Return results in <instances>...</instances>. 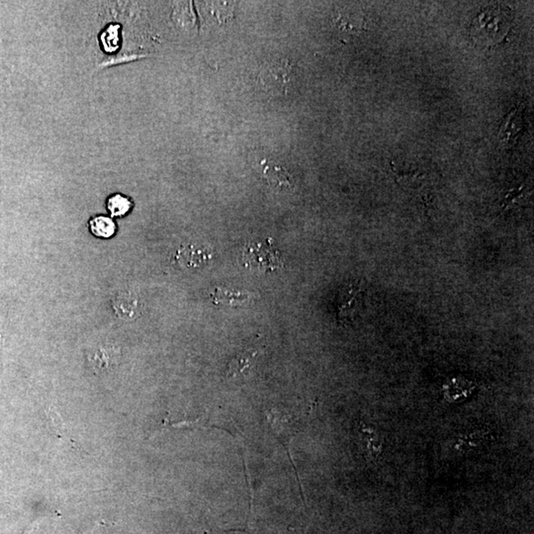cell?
<instances>
[{
	"label": "cell",
	"mask_w": 534,
	"mask_h": 534,
	"mask_svg": "<svg viewBox=\"0 0 534 534\" xmlns=\"http://www.w3.org/2000/svg\"><path fill=\"white\" fill-rule=\"evenodd\" d=\"M510 29L511 21L506 10L500 6H489L474 19L471 34L474 41L491 48L503 41Z\"/></svg>",
	"instance_id": "cell-1"
},
{
	"label": "cell",
	"mask_w": 534,
	"mask_h": 534,
	"mask_svg": "<svg viewBox=\"0 0 534 534\" xmlns=\"http://www.w3.org/2000/svg\"><path fill=\"white\" fill-rule=\"evenodd\" d=\"M261 89L271 96H285L290 91L294 79V67L287 59H271L264 62L258 76Z\"/></svg>",
	"instance_id": "cell-2"
},
{
	"label": "cell",
	"mask_w": 534,
	"mask_h": 534,
	"mask_svg": "<svg viewBox=\"0 0 534 534\" xmlns=\"http://www.w3.org/2000/svg\"><path fill=\"white\" fill-rule=\"evenodd\" d=\"M242 256L246 268L261 273H271L284 267L280 253L271 239L246 244L242 251Z\"/></svg>",
	"instance_id": "cell-3"
},
{
	"label": "cell",
	"mask_w": 534,
	"mask_h": 534,
	"mask_svg": "<svg viewBox=\"0 0 534 534\" xmlns=\"http://www.w3.org/2000/svg\"><path fill=\"white\" fill-rule=\"evenodd\" d=\"M211 249L195 243L182 244L174 251L172 261L182 269H196L211 261Z\"/></svg>",
	"instance_id": "cell-4"
},
{
	"label": "cell",
	"mask_w": 534,
	"mask_h": 534,
	"mask_svg": "<svg viewBox=\"0 0 534 534\" xmlns=\"http://www.w3.org/2000/svg\"><path fill=\"white\" fill-rule=\"evenodd\" d=\"M115 313L122 320H134L141 314L142 303L136 292L123 289L114 294L111 299Z\"/></svg>",
	"instance_id": "cell-5"
},
{
	"label": "cell",
	"mask_w": 534,
	"mask_h": 534,
	"mask_svg": "<svg viewBox=\"0 0 534 534\" xmlns=\"http://www.w3.org/2000/svg\"><path fill=\"white\" fill-rule=\"evenodd\" d=\"M267 184L277 191H292L295 187L293 176L285 167L274 162H267L263 171Z\"/></svg>",
	"instance_id": "cell-6"
},
{
	"label": "cell",
	"mask_w": 534,
	"mask_h": 534,
	"mask_svg": "<svg viewBox=\"0 0 534 534\" xmlns=\"http://www.w3.org/2000/svg\"><path fill=\"white\" fill-rule=\"evenodd\" d=\"M259 298L256 294L251 292L238 290H229V289L217 287L213 294H211V300L215 305L239 307L251 303Z\"/></svg>",
	"instance_id": "cell-7"
},
{
	"label": "cell",
	"mask_w": 534,
	"mask_h": 534,
	"mask_svg": "<svg viewBox=\"0 0 534 534\" xmlns=\"http://www.w3.org/2000/svg\"><path fill=\"white\" fill-rule=\"evenodd\" d=\"M267 421H268L274 436H275L279 443L285 446L287 453H288L289 458L291 459L290 444L291 441H293L294 436L293 426H290V423L288 421L284 418H281L280 416L276 415L273 411H271L267 415ZM292 464H293V467L296 471L295 464H294L293 461H292Z\"/></svg>",
	"instance_id": "cell-8"
},
{
	"label": "cell",
	"mask_w": 534,
	"mask_h": 534,
	"mask_svg": "<svg viewBox=\"0 0 534 534\" xmlns=\"http://www.w3.org/2000/svg\"><path fill=\"white\" fill-rule=\"evenodd\" d=\"M361 306V291L356 287H351L339 306V318L343 324L353 321Z\"/></svg>",
	"instance_id": "cell-9"
},
{
	"label": "cell",
	"mask_w": 534,
	"mask_h": 534,
	"mask_svg": "<svg viewBox=\"0 0 534 534\" xmlns=\"http://www.w3.org/2000/svg\"><path fill=\"white\" fill-rule=\"evenodd\" d=\"M521 130H523V113L518 109H513L501 125L499 138L505 146L510 147L515 144L516 136L521 134Z\"/></svg>",
	"instance_id": "cell-10"
},
{
	"label": "cell",
	"mask_w": 534,
	"mask_h": 534,
	"mask_svg": "<svg viewBox=\"0 0 534 534\" xmlns=\"http://www.w3.org/2000/svg\"><path fill=\"white\" fill-rule=\"evenodd\" d=\"M119 356L120 351L116 346H104L94 351L91 356H89V361L96 373H106L115 366Z\"/></svg>",
	"instance_id": "cell-11"
},
{
	"label": "cell",
	"mask_w": 534,
	"mask_h": 534,
	"mask_svg": "<svg viewBox=\"0 0 534 534\" xmlns=\"http://www.w3.org/2000/svg\"><path fill=\"white\" fill-rule=\"evenodd\" d=\"M89 226H91L92 234L98 238H111L116 232V225L112 219L106 216H98L92 219Z\"/></svg>",
	"instance_id": "cell-12"
},
{
	"label": "cell",
	"mask_w": 534,
	"mask_h": 534,
	"mask_svg": "<svg viewBox=\"0 0 534 534\" xmlns=\"http://www.w3.org/2000/svg\"><path fill=\"white\" fill-rule=\"evenodd\" d=\"M256 354L258 353H246L234 358L229 365L228 376H238L239 374H243L244 371L251 368Z\"/></svg>",
	"instance_id": "cell-13"
},
{
	"label": "cell",
	"mask_w": 534,
	"mask_h": 534,
	"mask_svg": "<svg viewBox=\"0 0 534 534\" xmlns=\"http://www.w3.org/2000/svg\"><path fill=\"white\" fill-rule=\"evenodd\" d=\"M131 208V201L121 194H114L107 200V209L113 217H123Z\"/></svg>",
	"instance_id": "cell-14"
},
{
	"label": "cell",
	"mask_w": 534,
	"mask_h": 534,
	"mask_svg": "<svg viewBox=\"0 0 534 534\" xmlns=\"http://www.w3.org/2000/svg\"><path fill=\"white\" fill-rule=\"evenodd\" d=\"M46 413L49 421H51L54 433H56L57 438H64V436H66L64 434L66 426H64V421H62L61 414L53 406L49 407L46 410Z\"/></svg>",
	"instance_id": "cell-15"
},
{
	"label": "cell",
	"mask_w": 534,
	"mask_h": 534,
	"mask_svg": "<svg viewBox=\"0 0 534 534\" xmlns=\"http://www.w3.org/2000/svg\"><path fill=\"white\" fill-rule=\"evenodd\" d=\"M199 420L197 421H182L179 423L172 424L169 421V419H166L162 425V429L164 428H193L194 426H197Z\"/></svg>",
	"instance_id": "cell-16"
},
{
	"label": "cell",
	"mask_w": 534,
	"mask_h": 534,
	"mask_svg": "<svg viewBox=\"0 0 534 534\" xmlns=\"http://www.w3.org/2000/svg\"><path fill=\"white\" fill-rule=\"evenodd\" d=\"M2 343H4V341H2L1 336H0V346H2Z\"/></svg>",
	"instance_id": "cell-17"
}]
</instances>
